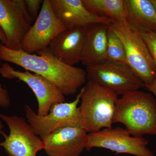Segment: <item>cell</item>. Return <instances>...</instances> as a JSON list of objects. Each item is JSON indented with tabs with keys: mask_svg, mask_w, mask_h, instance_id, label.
Returning <instances> with one entry per match:
<instances>
[{
	"mask_svg": "<svg viewBox=\"0 0 156 156\" xmlns=\"http://www.w3.org/2000/svg\"><path fill=\"white\" fill-rule=\"evenodd\" d=\"M0 41L1 43L5 45V46H7L8 42H7V37L4 31L0 27Z\"/></svg>",
	"mask_w": 156,
	"mask_h": 156,
	"instance_id": "23",
	"label": "cell"
},
{
	"mask_svg": "<svg viewBox=\"0 0 156 156\" xmlns=\"http://www.w3.org/2000/svg\"><path fill=\"white\" fill-rule=\"evenodd\" d=\"M82 91L73 101L53 105L47 115L41 116L27 105H25L26 116L35 134L43 140L53 131L62 127L72 126L82 128V119L78 107L80 102Z\"/></svg>",
	"mask_w": 156,
	"mask_h": 156,
	"instance_id": "5",
	"label": "cell"
},
{
	"mask_svg": "<svg viewBox=\"0 0 156 156\" xmlns=\"http://www.w3.org/2000/svg\"><path fill=\"white\" fill-rule=\"evenodd\" d=\"M36 53L38 55L28 54L21 49L11 50L0 42V60L42 76L55 84L64 95H75L87 82L86 70L59 61L49 48Z\"/></svg>",
	"mask_w": 156,
	"mask_h": 156,
	"instance_id": "1",
	"label": "cell"
},
{
	"mask_svg": "<svg viewBox=\"0 0 156 156\" xmlns=\"http://www.w3.org/2000/svg\"><path fill=\"white\" fill-rule=\"evenodd\" d=\"M27 9L33 21L37 18L40 11L41 5L43 1L42 0H24Z\"/></svg>",
	"mask_w": 156,
	"mask_h": 156,
	"instance_id": "20",
	"label": "cell"
},
{
	"mask_svg": "<svg viewBox=\"0 0 156 156\" xmlns=\"http://www.w3.org/2000/svg\"><path fill=\"white\" fill-rule=\"evenodd\" d=\"M87 134L81 127H62L43 140L44 150L49 156H80L86 149Z\"/></svg>",
	"mask_w": 156,
	"mask_h": 156,
	"instance_id": "12",
	"label": "cell"
},
{
	"mask_svg": "<svg viewBox=\"0 0 156 156\" xmlns=\"http://www.w3.org/2000/svg\"><path fill=\"white\" fill-rule=\"evenodd\" d=\"M67 29L53 13L50 0H44L38 16L25 35L20 49L28 54H35L48 48L55 37Z\"/></svg>",
	"mask_w": 156,
	"mask_h": 156,
	"instance_id": "10",
	"label": "cell"
},
{
	"mask_svg": "<svg viewBox=\"0 0 156 156\" xmlns=\"http://www.w3.org/2000/svg\"><path fill=\"white\" fill-rule=\"evenodd\" d=\"M150 1L152 3L156 11V0H150Z\"/></svg>",
	"mask_w": 156,
	"mask_h": 156,
	"instance_id": "25",
	"label": "cell"
},
{
	"mask_svg": "<svg viewBox=\"0 0 156 156\" xmlns=\"http://www.w3.org/2000/svg\"><path fill=\"white\" fill-rule=\"evenodd\" d=\"M50 2L55 16L67 29L86 28L95 24L110 25L115 22L92 14L86 9L82 0H50Z\"/></svg>",
	"mask_w": 156,
	"mask_h": 156,
	"instance_id": "13",
	"label": "cell"
},
{
	"mask_svg": "<svg viewBox=\"0 0 156 156\" xmlns=\"http://www.w3.org/2000/svg\"><path fill=\"white\" fill-rule=\"evenodd\" d=\"M86 9L95 16L114 22L126 21L124 0H82Z\"/></svg>",
	"mask_w": 156,
	"mask_h": 156,
	"instance_id": "17",
	"label": "cell"
},
{
	"mask_svg": "<svg viewBox=\"0 0 156 156\" xmlns=\"http://www.w3.org/2000/svg\"><path fill=\"white\" fill-rule=\"evenodd\" d=\"M107 39L106 60L127 64L126 51L122 42L110 25Z\"/></svg>",
	"mask_w": 156,
	"mask_h": 156,
	"instance_id": "18",
	"label": "cell"
},
{
	"mask_svg": "<svg viewBox=\"0 0 156 156\" xmlns=\"http://www.w3.org/2000/svg\"><path fill=\"white\" fill-rule=\"evenodd\" d=\"M110 26L122 42L127 65L144 86L151 85L156 76V65L140 33L126 21Z\"/></svg>",
	"mask_w": 156,
	"mask_h": 156,
	"instance_id": "4",
	"label": "cell"
},
{
	"mask_svg": "<svg viewBox=\"0 0 156 156\" xmlns=\"http://www.w3.org/2000/svg\"><path fill=\"white\" fill-rule=\"evenodd\" d=\"M156 65V33L140 34Z\"/></svg>",
	"mask_w": 156,
	"mask_h": 156,
	"instance_id": "19",
	"label": "cell"
},
{
	"mask_svg": "<svg viewBox=\"0 0 156 156\" xmlns=\"http://www.w3.org/2000/svg\"><path fill=\"white\" fill-rule=\"evenodd\" d=\"M144 87L149 91L153 93L156 99V76L152 84L148 86H144Z\"/></svg>",
	"mask_w": 156,
	"mask_h": 156,
	"instance_id": "22",
	"label": "cell"
},
{
	"mask_svg": "<svg viewBox=\"0 0 156 156\" xmlns=\"http://www.w3.org/2000/svg\"><path fill=\"white\" fill-rule=\"evenodd\" d=\"M121 123L131 135H156V99L150 92L134 91L117 99L113 123Z\"/></svg>",
	"mask_w": 156,
	"mask_h": 156,
	"instance_id": "2",
	"label": "cell"
},
{
	"mask_svg": "<svg viewBox=\"0 0 156 156\" xmlns=\"http://www.w3.org/2000/svg\"><path fill=\"white\" fill-rule=\"evenodd\" d=\"M4 125H3L1 121H0V134H2L3 136H4L5 133L4 132V130H3V128H4Z\"/></svg>",
	"mask_w": 156,
	"mask_h": 156,
	"instance_id": "24",
	"label": "cell"
},
{
	"mask_svg": "<svg viewBox=\"0 0 156 156\" xmlns=\"http://www.w3.org/2000/svg\"><path fill=\"white\" fill-rule=\"evenodd\" d=\"M109 26L95 24L86 27L81 60L86 67L100 64L106 60L107 35Z\"/></svg>",
	"mask_w": 156,
	"mask_h": 156,
	"instance_id": "15",
	"label": "cell"
},
{
	"mask_svg": "<svg viewBox=\"0 0 156 156\" xmlns=\"http://www.w3.org/2000/svg\"><path fill=\"white\" fill-rule=\"evenodd\" d=\"M126 21L140 33H156V11L150 0H124Z\"/></svg>",
	"mask_w": 156,
	"mask_h": 156,
	"instance_id": "16",
	"label": "cell"
},
{
	"mask_svg": "<svg viewBox=\"0 0 156 156\" xmlns=\"http://www.w3.org/2000/svg\"><path fill=\"white\" fill-rule=\"evenodd\" d=\"M86 34V28L67 29L55 37L48 48L59 61L74 66L81 62Z\"/></svg>",
	"mask_w": 156,
	"mask_h": 156,
	"instance_id": "14",
	"label": "cell"
},
{
	"mask_svg": "<svg viewBox=\"0 0 156 156\" xmlns=\"http://www.w3.org/2000/svg\"><path fill=\"white\" fill-rule=\"evenodd\" d=\"M148 141L142 137L131 136L126 129L104 128L100 131L87 134L86 149L102 148L116 154H128L136 156H155L148 148Z\"/></svg>",
	"mask_w": 156,
	"mask_h": 156,
	"instance_id": "7",
	"label": "cell"
},
{
	"mask_svg": "<svg viewBox=\"0 0 156 156\" xmlns=\"http://www.w3.org/2000/svg\"><path fill=\"white\" fill-rule=\"evenodd\" d=\"M0 118L8 125L9 135H4L5 140L0 142L9 156H37L44 150V141L34 131L25 119L17 116L0 113Z\"/></svg>",
	"mask_w": 156,
	"mask_h": 156,
	"instance_id": "8",
	"label": "cell"
},
{
	"mask_svg": "<svg viewBox=\"0 0 156 156\" xmlns=\"http://www.w3.org/2000/svg\"><path fill=\"white\" fill-rule=\"evenodd\" d=\"M87 80L122 95L139 90L144 84L127 64L105 60L100 64L86 67Z\"/></svg>",
	"mask_w": 156,
	"mask_h": 156,
	"instance_id": "6",
	"label": "cell"
},
{
	"mask_svg": "<svg viewBox=\"0 0 156 156\" xmlns=\"http://www.w3.org/2000/svg\"><path fill=\"white\" fill-rule=\"evenodd\" d=\"M81 90L79 108L82 128L91 133L112 128L118 95L90 80H87Z\"/></svg>",
	"mask_w": 156,
	"mask_h": 156,
	"instance_id": "3",
	"label": "cell"
},
{
	"mask_svg": "<svg viewBox=\"0 0 156 156\" xmlns=\"http://www.w3.org/2000/svg\"><path fill=\"white\" fill-rule=\"evenodd\" d=\"M33 21L24 0H0V27L7 37V48L20 50Z\"/></svg>",
	"mask_w": 156,
	"mask_h": 156,
	"instance_id": "11",
	"label": "cell"
},
{
	"mask_svg": "<svg viewBox=\"0 0 156 156\" xmlns=\"http://www.w3.org/2000/svg\"><path fill=\"white\" fill-rule=\"evenodd\" d=\"M1 65L0 61V66ZM11 103L9 91L0 83V108H7L10 106Z\"/></svg>",
	"mask_w": 156,
	"mask_h": 156,
	"instance_id": "21",
	"label": "cell"
},
{
	"mask_svg": "<svg viewBox=\"0 0 156 156\" xmlns=\"http://www.w3.org/2000/svg\"><path fill=\"white\" fill-rule=\"evenodd\" d=\"M0 74L3 78L9 80L17 79L18 81L27 84L36 97L38 106L37 114L39 116L47 115L53 105L65 102V95L58 87L40 75L27 70L22 72L15 70L7 63L1 64Z\"/></svg>",
	"mask_w": 156,
	"mask_h": 156,
	"instance_id": "9",
	"label": "cell"
}]
</instances>
